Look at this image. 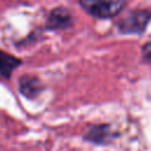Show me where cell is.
<instances>
[{
    "label": "cell",
    "mask_w": 151,
    "mask_h": 151,
    "mask_svg": "<svg viewBox=\"0 0 151 151\" xmlns=\"http://www.w3.org/2000/svg\"><path fill=\"white\" fill-rule=\"evenodd\" d=\"M44 90H45V85L38 76L21 74L18 78V91L24 98L28 100L37 99L42 93Z\"/></svg>",
    "instance_id": "cell-4"
},
{
    "label": "cell",
    "mask_w": 151,
    "mask_h": 151,
    "mask_svg": "<svg viewBox=\"0 0 151 151\" xmlns=\"http://www.w3.org/2000/svg\"><path fill=\"white\" fill-rule=\"evenodd\" d=\"M150 18H151V12L149 11H144V9L132 11L117 24L118 31L124 34L140 33L146 27Z\"/></svg>",
    "instance_id": "cell-3"
},
{
    "label": "cell",
    "mask_w": 151,
    "mask_h": 151,
    "mask_svg": "<svg viewBox=\"0 0 151 151\" xmlns=\"http://www.w3.org/2000/svg\"><path fill=\"white\" fill-rule=\"evenodd\" d=\"M78 4L84 12L93 18L110 19L124 9L126 0H78Z\"/></svg>",
    "instance_id": "cell-1"
},
{
    "label": "cell",
    "mask_w": 151,
    "mask_h": 151,
    "mask_svg": "<svg viewBox=\"0 0 151 151\" xmlns=\"http://www.w3.org/2000/svg\"><path fill=\"white\" fill-rule=\"evenodd\" d=\"M22 64V60L12 53L0 48V79L9 80L13 72Z\"/></svg>",
    "instance_id": "cell-6"
},
{
    "label": "cell",
    "mask_w": 151,
    "mask_h": 151,
    "mask_svg": "<svg viewBox=\"0 0 151 151\" xmlns=\"http://www.w3.org/2000/svg\"><path fill=\"white\" fill-rule=\"evenodd\" d=\"M113 133L111 131V126L107 124H94L91 125L85 134H84V140L92 143V144H97V145H103V144H107L112 138H113Z\"/></svg>",
    "instance_id": "cell-5"
},
{
    "label": "cell",
    "mask_w": 151,
    "mask_h": 151,
    "mask_svg": "<svg viewBox=\"0 0 151 151\" xmlns=\"http://www.w3.org/2000/svg\"><path fill=\"white\" fill-rule=\"evenodd\" d=\"M142 52H143L144 58L151 61V40L147 41L146 44H144V46L142 48Z\"/></svg>",
    "instance_id": "cell-7"
},
{
    "label": "cell",
    "mask_w": 151,
    "mask_h": 151,
    "mask_svg": "<svg viewBox=\"0 0 151 151\" xmlns=\"http://www.w3.org/2000/svg\"><path fill=\"white\" fill-rule=\"evenodd\" d=\"M74 25V18L71 11L64 6H57L48 11L46 15V20L42 31L47 32H57V31H66L72 28Z\"/></svg>",
    "instance_id": "cell-2"
}]
</instances>
